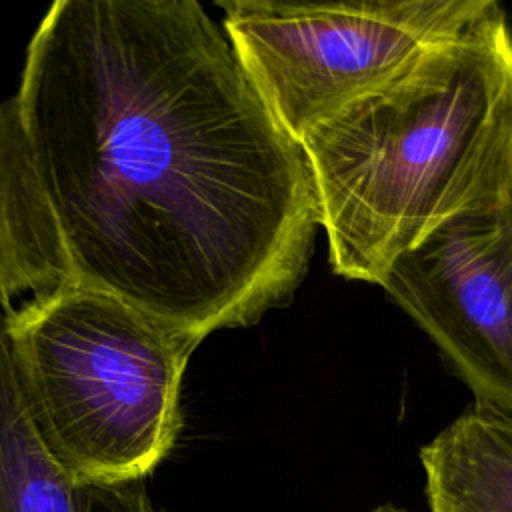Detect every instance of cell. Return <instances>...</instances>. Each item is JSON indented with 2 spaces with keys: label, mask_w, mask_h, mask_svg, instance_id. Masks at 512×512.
<instances>
[{
  "label": "cell",
  "mask_w": 512,
  "mask_h": 512,
  "mask_svg": "<svg viewBox=\"0 0 512 512\" xmlns=\"http://www.w3.org/2000/svg\"><path fill=\"white\" fill-rule=\"evenodd\" d=\"M492 0H226L222 30L256 94L300 140L456 38Z\"/></svg>",
  "instance_id": "4"
},
{
  "label": "cell",
  "mask_w": 512,
  "mask_h": 512,
  "mask_svg": "<svg viewBox=\"0 0 512 512\" xmlns=\"http://www.w3.org/2000/svg\"><path fill=\"white\" fill-rule=\"evenodd\" d=\"M378 286L428 334L476 408L512 416V184L428 230Z\"/></svg>",
  "instance_id": "5"
},
{
  "label": "cell",
  "mask_w": 512,
  "mask_h": 512,
  "mask_svg": "<svg viewBox=\"0 0 512 512\" xmlns=\"http://www.w3.org/2000/svg\"><path fill=\"white\" fill-rule=\"evenodd\" d=\"M14 100L74 280L200 342L294 296L306 158L202 4L56 0Z\"/></svg>",
  "instance_id": "1"
},
{
  "label": "cell",
  "mask_w": 512,
  "mask_h": 512,
  "mask_svg": "<svg viewBox=\"0 0 512 512\" xmlns=\"http://www.w3.org/2000/svg\"><path fill=\"white\" fill-rule=\"evenodd\" d=\"M430 512H512V416L468 408L420 448Z\"/></svg>",
  "instance_id": "8"
},
{
  "label": "cell",
  "mask_w": 512,
  "mask_h": 512,
  "mask_svg": "<svg viewBox=\"0 0 512 512\" xmlns=\"http://www.w3.org/2000/svg\"><path fill=\"white\" fill-rule=\"evenodd\" d=\"M2 314L22 402L70 474L138 482L170 454L200 340L78 280Z\"/></svg>",
  "instance_id": "3"
},
{
  "label": "cell",
  "mask_w": 512,
  "mask_h": 512,
  "mask_svg": "<svg viewBox=\"0 0 512 512\" xmlns=\"http://www.w3.org/2000/svg\"><path fill=\"white\" fill-rule=\"evenodd\" d=\"M70 280V262L10 96L0 102V308Z\"/></svg>",
  "instance_id": "7"
},
{
  "label": "cell",
  "mask_w": 512,
  "mask_h": 512,
  "mask_svg": "<svg viewBox=\"0 0 512 512\" xmlns=\"http://www.w3.org/2000/svg\"><path fill=\"white\" fill-rule=\"evenodd\" d=\"M368 512H406V510H402V508H396V506H392V504H382V506H378V508H372V510H368Z\"/></svg>",
  "instance_id": "9"
},
{
  "label": "cell",
  "mask_w": 512,
  "mask_h": 512,
  "mask_svg": "<svg viewBox=\"0 0 512 512\" xmlns=\"http://www.w3.org/2000/svg\"><path fill=\"white\" fill-rule=\"evenodd\" d=\"M0 512H158L144 480L90 482L40 440L22 402L0 308Z\"/></svg>",
  "instance_id": "6"
},
{
  "label": "cell",
  "mask_w": 512,
  "mask_h": 512,
  "mask_svg": "<svg viewBox=\"0 0 512 512\" xmlns=\"http://www.w3.org/2000/svg\"><path fill=\"white\" fill-rule=\"evenodd\" d=\"M332 270L378 284L448 216L512 184V30L498 2L302 140Z\"/></svg>",
  "instance_id": "2"
}]
</instances>
